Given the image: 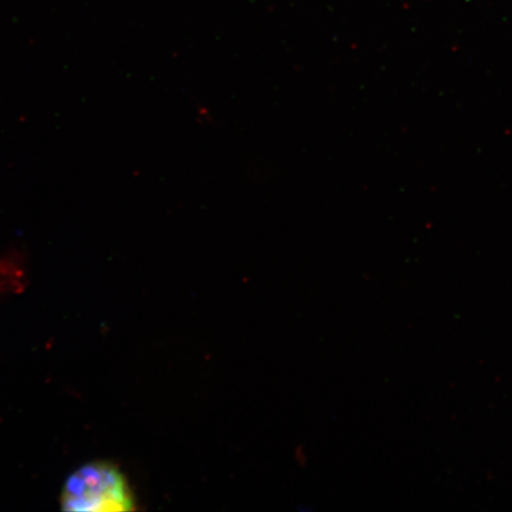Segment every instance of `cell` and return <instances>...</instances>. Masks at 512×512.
<instances>
[{
  "label": "cell",
  "instance_id": "cell-1",
  "mask_svg": "<svg viewBox=\"0 0 512 512\" xmlns=\"http://www.w3.org/2000/svg\"><path fill=\"white\" fill-rule=\"evenodd\" d=\"M63 510L118 512L136 510V498L124 473L108 462H92L68 477L61 491Z\"/></svg>",
  "mask_w": 512,
  "mask_h": 512
}]
</instances>
